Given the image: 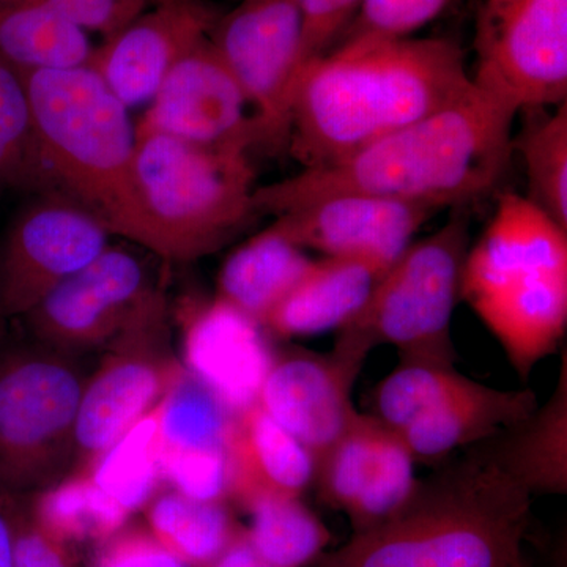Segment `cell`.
<instances>
[{
    "instance_id": "8d00e7d4",
    "label": "cell",
    "mask_w": 567,
    "mask_h": 567,
    "mask_svg": "<svg viewBox=\"0 0 567 567\" xmlns=\"http://www.w3.org/2000/svg\"><path fill=\"white\" fill-rule=\"evenodd\" d=\"M363 0H295L301 14V73L338 47ZM297 89V87H295Z\"/></svg>"
},
{
    "instance_id": "e575fe53",
    "label": "cell",
    "mask_w": 567,
    "mask_h": 567,
    "mask_svg": "<svg viewBox=\"0 0 567 567\" xmlns=\"http://www.w3.org/2000/svg\"><path fill=\"white\" fill-rule=\"evenodd\" d=\"M162 483L200 499L230 503V465L227 450L177 451L162 447Z\"/></svg>"
},
{
    "instance_id": "7402d4cb",
    "label": "cell",
    "mask_w": 567,
    "mask_h": 567,
    "mask_svg": "<svg viewBox=\"0 0 567 567\" xmlns=\"http://www.w3.org/2000/svg\"><path fill=\"white\" fill-rule=\"evenodd\" d=\"M529 495L567 492V354L554 394L513 427L475 445Z\"/></svg>"
},
{
    "instance_id": "484cf974",
    "label": "cell",
    "mask_w": 567,
    "mask_h": 567,
    "mask_svg": "<svg viewBox=\"0 0 567 567\" xmlns=\"http://www.w3.org/2000/svg\"><path fill=\"white\" fill-rule=\"evenodd\" d=\"M29 516L59 543L100 544L128 525L132 514L103 491L87 472H71L33 494Z\"/></svg>"
},
{
    "instance_id": "277c9868",
    "label": "cell",
    "mask_w": 567,
    "mask_h": 567,
    "mask_svg": "<svg viewBox=\"0 0 567 567\" xmlns=\"http://www.w3.org/2000/svg\"><path fill=\"white\" fill-rule=\"evenodd\" d=\"M21 76L31 107L32 178L43 175L61 196L95 215L111 235L140 246L137 126L130 107L92 65Z\"/></svg>"
},
{
    "instance_id": "30bf717a",
    "label": "cell",
    "mask_w": 567,
    "mask_h": 567,
    "mask_svg": "<svg viewBox=\"0 0 567 567\" xmlns=\"http://www.w3.org/2000/svg\"><path fill=\"white\" fill-rule=\"evenodd\" d=\"M477 87L517 112L567 102V0H486L477 21Z\"/></svg>"
},
{
    "instance_id": "60d3db41",
    "label": "cell",
    "mask_w": 567,
    "mask_h": 567,
    "mask_svg": "<svg viewBox=\"0 0 567 567\" xmlns=\"http://www.w3.org/2000/svg\"><path fill=\"white\" fill-rule=\"evenodd\" d=\"M20 495L0 486V567H14V518Z\"/></svg>"
},
{
    "instance_id": "7bdbcfd3",
    "label": "cell",
    "mask_w": 567,
    "mask_h": 567,
    "mask_svg": "<svg viewBox=\"0 0 567 567\" xmlns=\"http://www.w3.org/2000/svg\"><path fill=\"white\" fill-rule=\"evenodd\" d=\"M37 2V0H0V9L6 7L18 6V3Z\"/></svg>"
},
{
    "instance_id": "ac0fdd59",
    "label": "cell",
    "mask_w": 567,
    "mask_h": 567,
    "mask_svg": "<svg viewBox=\"0 0 567 567\" xmlns=\"http://www.w3.org/2000/svg\"><path fill=\"white\" fill-rule=\"evenodd\" d=\"M219 14L207 0H153L89 65L126 107L151 103L175 63L210 37Z\"/></svg>"
},
{
    "instance_id": "9c48e42d",
    "label": "cell",
    "mask_w": 567,
    "mask_h": 567,
    "mask_svg": "<svg viewBox=\"0 0 567 567\" xmlns=\"http://www.w3.org/2000/svg\"><path fill=\"white\" fill-rule=\"evenodd\" d=\"M171 347L169 306L153 287L121 333L104 347L102 363L85 379L73 472H82L151 413L183 372Z\"/></svg>"
},
{
    "instance_id": "cb8c5ba5",
    "label": "cell",
    "mask_w": 567,
    "mask_h": 567,
    "mask_svg": "<svg viewBox=\"0 0 567 567\" xmlns=\"http://www.w3.org/2000/svg\"><path fill=\"white\" fill-rule=\"evenodd\" d=\"M142 511L153 537L188 567L207 566L244 532L230 503L200 502L169 487Z\"/></svg>"
},
{
    "instance_id": "ee69618b",
    "label": "cell",
    "mask_w": 567,
    "mask_h": 567,
    "mask_svg": "<svg viewBox=\"0 0 567 567\" xmlns=\"http://www.w3.org/2000/svg\"><path fill=\"white\" fill-rule=\"evenodd\" d=\"M513 567H532V565H529L527 559H525L524 555H522V557L517 559L516 565H514Z\"/></svg>"
},
{
    "instance_id": "f546056e",
    "label": "cell",
    "mask_w": 567,
    "mask_h": 567,
    "mask_svg": "<svg viewBox=\"0 0 567 567\" xmlns=\"http://www.w3.org/2000/svg\"><path fill=\"white\" fill-rule=\"evenodd\" d=\"M162 447L177 451L227 450L234 413L183 369L158 404Z\"/></svg>"
},
{
    "instance_id": "e0dca14e",
    "label": "cell",
    "mask_w": 567,
    "mask_h": 567,
    "mask_svg": "<svg viewBox=\"0 0 567 567\" xmlns=\"http://www.w3.org/2000/svg\"><path fill=\"white\" fill-rule=\"evenodd\" d=\"M182 364L234 415L257 404L276 350L267 330L213 297L183 303Z\"/></svg>"
},
{
    "instance_id": "4dcf8cb0",
    "label": "cell",
    "mask_w": 567,
    "mask_h": 567,
    "mask_svg": "<svg viewBox=\"0 0 567 567\" xmlns=\"http://www.w3.org/2000/svg\"><path fill=\"white\" fill-rule=\"evenodd\" d=\"M516 147L527 173V199L567 229V102L529 123Z\"/></svg>"
},
{
    "instance_id": "4fadbf2b",
    "label": "cell",
    "mask_w": 567,
    "mask_h": 567,
    "mask_svg": "<svg viewBox=\"0 0 567 567\" xmlns=\"http://www.w3.org/2000/svg\"><path fill=\"white\" fill-rule=\"evenodd\" d=\"M95 215L61 194L25 207L11 224L0 260V312L25 316L51 290L110 246Z\"/></svg>"
},
{
    "instance_id": "4316f807",
    "label": "cell",
    "mask_w": 567,
    "mask_h": 567,
    "mask_svg": "<svg viewBox=\"0 0 567 567\" xmlns=\"http://www.w3.org/2000/svg\"><path fill=\"white\" fill-rule=\"evenodd\" d=\"M246 540L276 567H309L330 547V529L301 496H262L246 507Z\"/></svg>"
},
{
    "instance_id": "b9f144b4",
    "label": "cell",
    "mask_w": 567,
    "mask_h": 567,
    "mask_svg": "<svg viewBox=\"0 0 567 567\" xmlns=\"http://www.w3.org/2000/svg\"><path fill=\"white\" fill-rule=\"evenodd\" d=\"M204 567H276L270 563L265 561L259 555L254 551V548L249 546L248 540L244 532L238 535L237 539L230 544L226 550L219 555L218 558L213 559Z\"/></svg>"
},
{
    "instance_id": "83f0119b",
    "label": "cell",
    "mask_w": 567,
    "mask_h": 567,
    "mask_svg": "<svg viewBox=\"0 0 567 567\" xmlns=\"http://www.w3.org/2000/svg\"><path fill=\"white\" fill-rule=\"evenodd\" d=\"M159 454L162 429L156 405L82 472L133 514L144 509L162 488Z\"/></svg>"
},
{
    "instance_id": "d6986e66",
    "label": "cell",
    "mask_w": 567,
    "mask_h": 567,
    "mask_svg": "<svg viewBox=\"0 0 567 567\" xmlns=\"http://www.w3.org/2000/svg\"><path fill=\"white\" fill-rule=\"evenodd\" d=\"M230 503L246 509L262 496H303L317 458L259 405L234 415L227 440Z\"/></svg>"
},
{
    "instance_id": "ffe728a7",
    "label": "cell",
    "mask_w": 567,
    "mask_h": 567,
    "mask_svg": "<svg viewBox=\"0 0 567 567\" xmlns=\"http://www.w3.org/2000/svg\"><path fill=\"white\" fill-rule=\"evenodd\" d=\"M537 405V395L532 390H496L475 382L464 393L394 434L415 462L435 465L457 450H468L520 423Z\"/></svg>"
},
{
    "instance_id": "1f68e13d",
    "label": "cell",
    "mask_w": 567,
    "mask_h": 567,
    "mask_svg": "<svg viewBox=\"0 0 567 567\" xmlns=\"http://www.w3.org/2000/svg\"><path fill=\"white\" fill-rule=\"evenodd\" d=\"M417 483L415 458L393 431L380 424L371 475L346 514L352 535L380 527L401 513L415 494Z\"/></svg>"
},
{
    "instance_id": "2e32d148",
    "label": "cell",
    "mask_w": 567,
    "mask_h": 567,
    "mask_svg": "<svg viewBox=\"0 0 567 567\" xmlns=\"http://www.w3.org/2000/svg\"><path fill=\"white\" fill-rule=\"evenodd\" d=\"M148 104L142 130L205 147L248 151L262 141L245 93L210 39L175 63Z\"/></svg>"
},
{
    "instance_id": "603a6c76",
    "label": "cell",
    "mask_w": 567,
    "mask_h": 567,
    "mask_svg": "<svg viewBox=\"0 0 567 567\" xmlns=\"http://www.w3.org/2000/svg\"><path fill=\"white\" fill-rule=\"evenodd\" d=\"M315 259L271 224L224 260L216 298L260 324L293 289Z\"/></svg>"
},
{
    "instance_id": "ba28073f",
    "label": "cell",
    "mask_w": 567,
    "mask_h": 567,
    "mask_svg": "<svg viewBox=\"0 0 567 567\" xmlns=\"http://www.w3.org/2000/svg\"><path fill=\"white\" fill-rule=\"evenodd\" d=\"M84 385L73 354L44 346L0 361V486L22 495L69 475Z\"/></svg>"
},
{
    "instance_id": "52a82bcc",
    "label": "cell",
    "mask_w": 567,
    "mask_h": 567,
    "mask_svg": "<svg viewBox=\"0 0 567 567\" xmlns=\"http://www.w3.org/2000/svg\"><path fill=\"white\" fill-rule=\"evenodd\" d=\"M451 210L453 215L439 230L399 257L361 315L342 330L361 336L372 349L394 347L401 361L456 364L451 323L461 301L472 235L468 207Z\"/></svg>"
},
{
    "instance_id": "5bb4252c",
    "label": "cell",
    "mask_w": 567,
    "mask_h": 567,
    "mask_svg": "<svg viewBox=\"0 0 567 567\" xmlns=\"http://www.w3.org/2000/svg\"><path fill=\"white\" fill-rule=\"evenodd\" d=\"M152 289L136 254L107 246L25 317L40 346L74 357L110 344Z\"/></svg>"
},
{
    "instance_id": "7a4b0ae2",
    "label": "cell",
    "mask_w": 567,
    "mask_h": 567,
    "mask_svg": "<svg viewBox=\"0 0 567 567\" xmlns=\"http://www.w3.org/2000/svg\"><path fill=\"white\" fill-rule=\"evenodd\" d=\"M472 87L456 41H342L297 82L290 153L305 169L338 162L456 103Z\"/></svg>"
},
{
    "instance_id": "3957f363",
    "label": "cell",
    "mask_w": 567,
    "mask_h": 567,
    "mask_svg": "<svg viewBox=\"0 0 567 567\" xmlns=\"http://www.w3.org/2000/svg\"><path fill=\"white\" fill-rule=\"evenodd\" d=\"M533 496L476 446L420 481L401 513L309 567H513Z\"/></svg>"
},
{
    "instance_id": "d6a6232c",
    "label": "cell",
    "mask_w": 567,
    "mask_h": 567,
    "mask_svg": "<svg viewBox=\"0 0 567 567\" xmlns=\"http://www.w3.org/2000/svg\"><path fill=\"white\" fill-rule=\"evenodd\" d=\"M380 423L358 413L344 434L317 458V498L330 509L349 513L363 491L375 461Z\"/></svg>"
},
{
    "instance_id": "74e56055",
    "label": "cell",
    "mask_w": 567,
    "mask_h": 567,
    "mask_svg": "<svg viewBox=\"0 0 567 567\" xmlns=\"http://www.w3.org/2000/svg\"><path fill=\"white\" fill-rule=\"evenodd\" d=\"M84 32H95L110 40L125 31L153 0H41Z\"/></svg>"
},
{
    "instance_id": "f1b7e54d",
    "label": "cell",
    "mask_w": 567,
    "mask_h": 567,
    "mask_svg": "<svg viewBox=\"0 0 567 567\" xmlns=\"http://www.w3.org/2000/svg\"><path fill=\"white\" fill-rule=\"evenodd\" d=\"M473 385L475 380L461 374L454 365L399 361L398 368L375 386L372 416L398 432Z\"/></svg>"
},
{
    "instance_id": "ab89813d",
    "label": "cell",
    "mask_w": 567,
    "mask_h": 567,
    "mask_svg": "<svg viewBox=\"0 0 567 567\" xmlns=\"http://www.w3.org/2000/svg\"><path fill=\"white\" fill-rule=\"evenodd\" d=\"M14 567H78L73 547L37 527L21 495L14 518Z\"/></svg>"
},
{
    "instance_id": "8992f818",
    "label": "cell",
    "mask_w": 567,
    "mask_h": 567,
    "mask_svg": "<svg viewBox=\"0 0 567 567\" xmlns=\"http://www.w3.org/2000/svg\"><path fill=\"white\" fill-rule=\"evenodd\" d=\"M246 152L205 147L137 126L134 183L141 248L185 264L244 234L260 215Z\"/></svg>"
},
{
    "instance_id": "6da1fadb",
    "label": "cell",
    "mask_w": 567,
    "mask_h": 567,
    "mask_svg": "<svg viewBox=\"0 0 567 567\" xmlns=\"http://www.w3.org/2000/svg\"><path fill=\"white\" fill-rule=\"evenodd\" d=\"M518 112L473 82L472 91L443 110L365 145L256 188L257 212L281 215L336 194H369L431 205L470 207L502 182L514 151Z\"/></svg>"
},
{
    "instance_id": "d4e9b609",
    "label": "cell",
    "mask_w": 567,
    "mask_h": 567,
    "mask_svg": "<svg viewBox=\"0 0 567 567\" xmlns=\"http://www.w3.org/2000/svg\"><path fill=\"white\" fill-rule=\"evenodd\" d=\"M93 51L87 32L41 0L0 9V58L21 73L89 65Z\"/></svg>"
},
{
    "instance_id": "8fae6325",
    "label": "cell",
    "mask_w": 567,
    "mask_h": 567,
    "mask_svg": "<svg viewBox=\"0 0 567 567\" xmlns=\"http://www.w3.org/2000/svg\"><path fill=\"white\" fill-rule=\"evenodd\" d=\"M208 39L245 93L262 141H287L301 55L295 0H240L219 14Z\"/></svg>"
},
{
    "instance_id": "f35d334b",
    "label": "cell",
    "mask_w": 567,
    "mask_h": 567,
    "mask_svg": "<svg viewBox=\"0 0 567 567\" xmlns=\"http://www.w3.org/2000/svg\"><path fill=\"white\" fill-rule=\"evenodd\" d=\"M93 567H188L153 537L147 527H128L100 544Z\"/></svg>"
},
{
    "instance_id": "5b68a950",
    "label": "cell",
    "mask_w": 567,
    "mask_h": 567,
    "mask_svg": "<svg viewBox=\"0 0 567 567\" xmlns=\"http://www.w3.org/2000/svg\"><path fill=\"white\" fill-rule=\"evenodd\" d=\"M461 300L527 379L566 334L567 229L527 197L502 194L486 230L470 245Z\"/></svg>"
},
{
    "instance_id": "7c38bea8",
    "label": "cell",
    "mask_w": 567,
    "mask_h": 567,
    "mask_svg": "<svg viewBox=\"0 0 567 567\" xmlns=\"http://www.w3.org/2000/svg\"><path fill=\"white\" fill-rule=\"evenodd\" d=\"M371 350L361 336L341 330L331 352H276L257 405L319 458L360 413L352 391Z\"/></svg>"
},
{
    "instance_id": "836d02e7",
    "label": "cell",
    "mask_w": 567,
    "mask_h": 567,
    "mask_svg": "<svg viewBox=\"0 0 567 567\" xmlns=\"http://www.w3.org/2000/svg\"><path fill=\"white\" fill-rule=\"evenodd\" d=\"M32 178V121L20 71L0 58V192Z\"/></svg>"
},
{
    "instance_id": "9a60e30c",
    "label": "cell",
    "mask_w": 567,
    "mask_h": 567,
    "mask_svg": "<svg viewBox=\"0 0 567 567\" xmlns=\"http://www.w3.org/2000/svg\"><path fill=\"white\" fill-rule=\"evenodd\" d=\"M439 208L369 194H336L276 216L274 226L300 248L364 260L386 274Z\"/></svg>"
},
{
    "instance_id": "44dd1931",
    "label": "cell",
    "mask_w": 567,
    "mask_h": 567,
    "mask_svg": "<svg viewBox=\"0 0 567 567\" xmlns=\"http://www.w3.org/2000/svg\"><path fill=\"white\" fill-rule=\"evenodd\" d=\"M383 275L364 260L344 257L315 260L270 312L264 328L278 339L341 331L361 315Z\"/></svg>"
},
{
    "instance_id": "d590c367",
    "label": "cell",
    "mask_w": 567,
    "mask_h": 567,
    "mask_svg": "<svg viewBox=\"0 0 567 567\" xmlns=\"http://www.w3.org/2000/svg\"><path fill=\"white\" fill-rule=\"evenodd\" d=\"M451 0H363L342 41L405 39L434 21Z\"/></svg>"
}]
</instances>
